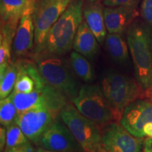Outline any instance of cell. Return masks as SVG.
<instances>
[{"mask_svg":"<svg viewBox=\"0 0 152 152\" xmlns=\"http://www.w3.org/2000/svg\"><path fill=\"white\" fill-rule=\"evenodd\" d=\"M83 0H72L67 9L47 34L45 43L37 52L64 55L71 50L79 26L83 21Z\"/></svg>","mask_w":152,"mask_h":152,"instance_id":"6da1fadb","label":"cell"},{"mask_svg":"<svg viewBox=\"0 0 152 152\" xmlns=\"http://www.w3.org/2000/svg\"><path fill=\"white\" fill-rule=\"evenodd\" d=\"M127 40L136 80L144 90H149L152 87V27L147 23L133 24Z\"/></svg>","mask_w":152,"mask_h":152,"instance_id":"7a4b0ae2","label":"cell"},{"mask_svg":"<svg viewBox=\"0 0 152 152\" xmlns=\"http://www.w3.org/2000/svg\"><path fill=\"white\" fill-rule=\"evenodd\" d=\"M33 59L43 78L68 102L77 96L80 87L63 58L58 55L41 52L34 54Z\"/></svg>","mask_w":152,"mask_h":152,"instance_id":"3957f363","label":"cell"},{"mask_svg":"<svg viewBox=\"0 0 152 152\" xmlns=\"http://www.w3.org/2000/svg\"><path fill=\"white\" fill-rule=\"evenodd\" d=\"M101 88L118 122L125 108L138 99L144 91L137 81L117 71H111L104 76Z\"/></svg>","mask_w":152,"mask_h":152,"instance_id":"277c9868","label":"cell"},{"mask_svg":"<svg viewBox=\"0 0 152 152\" xmlns=\"http://www.w3.org/2000/svg\"><path fill=\"white\" fill-rule=\"evenodd\" d=\"M59 115L85 152H99L104 149L101 126L80 113L73 104H66Z\"/></svg>","mask_w":152,"mask_h":152,"instance_id":"5b68a950","label":"cell"},{"mask_svg":"<svg viewBox=\"0 0 152 152\" xmlns=\"http://www.w3.org/2000/svg\"><path fill=\"white\" fill-rule=\"evenodd\" d=\"M72 102L80 113L101 127H105L115 120L111 106L99 85L81 86Z\"/></svg>","mask_w":152,"mask_h":152,"instance_id":"8992f818","label":"cell"},{"mask_svg":"<svg viewBox=\"0 0 152 152\" xmlns=\"http://www.w3.org/2000/svg\"><path fill=\"white\" fill-rule=\"evenodd\" d=\"M11 95L18 114L30 110L43 109L49 110L56 118L62 108L68 103L67 99L49 83L42 88L35 87L33 92L28 94L13 91Z\"/></svg>","mask_w":152,"mask_h":152,"instance_id":"52a82bcc","label":"cell"},{"mask_svg":"<svg viewBox=\"0 0 152 152\" xmlns=\"http://www.w3.org/2000/svg\"><path fill=\"white\" fill-rule=\"evenodd\" d=\"M72 0H37L34 4L33 18L35 26V48L38 52L45 43L54 24L67 9Z\"/></svg>","mask_w":152,"mask_h":152,"instance_id":"ba28073f","label":"cell"},{"mask_svg":"<svg viewBox=\"0 0 152 152\" xmlns=\"http://www.w3.org/2000/svg\"><path fill=\"white\" fill-rule=\"evenodd\" d=\"M142 138L131 134L121 125L112 122L102 131V146L107 152H141Z\"/></svg>","mask_w":152,"mask_h":152,"instance_id":"9c48e42d","label":"cell"},{"mask_svg":"<svg viewBox=\"0 0 152 152\" xmlns=\"http://www.w3.org/2000/svg\"><path fill=\"white\" fill-rule=\"evenodd\" d=\"M55 118L54 114L49 110L33 109L18 114L15 123L32 143L39 146L43 134Z\"/></svg>","mask_w":152,"mask_h":152,"instance_id":"30bf717a","label":"cell"},{"mask_svg":"<svg viewBox=\"0 0 152 152\" xmlns=\"http://www.w3.org/2000/svg\"><path fill=\"white\" fill-rule=\"evenodd\" d=\"M39 146L51 151L85 152L66 125L54 121L42 137Z\"/></svg>","mask_w":152,"mask_h":152,"instance_id":"8fae6325","label":"cell"},{"mask_svg":"<svg viewBox=\"0 0 152 152\" xmlns=\"http://www.w3.org/2000/svg\"><path fill=\"white\" fill-rule=\"evenodd\" d=\"M152 123V102L137 99L127 106L120 120V124L131 134L138 138L146 137L144 128Z\"/></svg>","mask_w":152,"mask_h":152,"instance_id":"7c38bea8","label":"cell"},{"mask_svg":"<svg viewBox=\"0 0 152 152\" xmlns=\"http://www.w3.org/2000/svg\"><path fill=\"white\" fill-rule=\"evenodd\" d=\"M35 44V26L33 11L25 14L20 19L12 44L13 61L26 56Z\"/></svg>","mask_w":152,"mask_h":152,"instance_id":"4fadbf2b","label":"cell"},{"mask_svg":"<svg viewBox=\"0 0 152 152\" xmlns=\"http://www.w3.org/2000/svg\"><path fill=\"white\" fill-rule=\"evenodd\" d=\"M36 0H0L1 26L17 29L23 16L33 10Z\"/></svg>","mask_w":152,"mask_h":152,"instance_id":"5bb4252c","label":"cell"},{"mask_svg":"<svg viewBox=\"0 0 152 152\" xmlns=\"http://www.w3.org/2000/svg\"><path fill=\"white\" fill-rule=\"evenodd\" d=\"M137 16L136 7H108L104 9V20L109 33L121 34Z\"/></svg>","mask_w":152,"mask_h":152,"instance_id":"9a60e30c","label":"cell"},{"mask_svg":"<svg viewBox=\"0 0 152 152\" xmlns=\"http://www.w3.org/2000/svg\"><path fill=\"white\" fill-rule=\"evenodd\" d=\"M73 47L76 52L92 59L97 54L99 42L87 22L83 20L74 39Z\"/></svg>","mask_w":152,"mask_h":152,"instance_id":"2e32d148","label":"cell"},{"mask_svg":"<svg viewBox=\"0 0 152 152\" xmlns=\"http://www.w3.org/2000/svg\"><path fill=\"white\" fill-rule=\"evenodd\" d=\"M83 14L87 25L99 44H103L107 36L104 10L99 4H92L85 7Z\"/></svg>","mask_w":152,"mask_h":152,"instance_id":"e0dca14e","label":"cell"},{"mask_svg":"<svg viewBox=\"0 0 152 152\" xmlns=\"http://www.w3.org/2000/svg\"><path fill=\"white\" fill-rule=\"evenodd\" d=\"M106 49L115 63L126 64L129 59L128 45L120 33H109L105 39Z\"/></svg>","mask_w":152,"mask_h":152,"instance_id":"ac0fdd59","label":"cell"},{"mask_svg":"<svg viewBox=\"0 0 152 152\" xmlns=\"http://www.w3.org/2000/svg\"><path fill=\"white\" fill-rule=\"evenodd\" d=\"M16 29L8 26H1L0 32V75L4 73L11 61L13 40Z\"/></svg>","mask_w":152,"mask_h":152,"instance_id":"d6986e66","label":"cell"},{"mask_svg":"<svg viewBox=\"0 0 152 152\" xmlns=\"http://www.w3.org/2000/svg\"><path fill=\"white\" fill-rule=\"evenodd\" d=\"M70 64L77 76L86 83H92L95 75L90 63L86 57L79 53L72 52L70 56Z\"/></svg>","mask_w":152,"mask_h":152,"instance_id":"ffe728a7","label":"cell"},{"mask_svg":"<svg viewBox=\"0 0 152 152\" xmlns=\"http://www.w3.org/2000/svg\"><path fill=\"white\" fill-rule=\"evenodd\" d=\"M18 75V67L16 62L9 63L3 74L0 75V99H3L10 95L14 89Z\"/></svg>","mask_w":152,"mask_h":152,"instance_id":"44dd1931","label":"cell"},{"mask_svg":"<svg viewBox=\"0 0 152 152\" xmlns=\"http://www.w3.org/2000/svg\"><path fill=\"white\" fill-rule=\"evenodd\" d=\"M29 141L20 127L15 122L13 123L7 128V138L4 152L14 147L30 143Z\"/></svg>","mask_w":152,"mask_h":152,"instance_id":"7402d4cb","label":"cell"},{"mask_svg":"<svg viewBox=\"0 0 152 152\" xmlns=\"http://www.w3.org/2000/svg\"><path fill=\"white\" fill-rule=\"evenodd\" d=\"M18 111L11 94L0 102V123L1 125L9 127L15 122Z\"/></svg>","mask_w":152,"mask_h":152,"instance_id":"603a6c76","label":"cell"},{"mask_svg":"<svg viewBox=\"0 0 152 152\" xmlns=\"http://www.w3.org/2000/svg\"><path fill=\"white\" fill-rule=\"evenodd\" d=\"M141 14L147 24L152 27V0H143L141 5Z\"/></svg>","mask_w":152,"mask_h":152,"instance_id":"cb8c5ba5","label":"cell"},{"mask_svg":"<svg viewBox=\"0 0 152 152\" xmlns=\"http://www.w3.org/2000/svg\"><path fill=\"white\" fill-rule=\"evenodd\" d=\"M140 0H104L108 7H136Z\"/></svg>","mask_w":152,"mask_h":152,"instance_id":"d4e9b609","label":"cell"},{"mask_svg":"<svg viewBox=\"0 0 152 152\" xmlns=\"http://www.w3.org/2000/svg\"><path fill=\"white\" fill-rule=\"evenodd\" d=\"M35 149L33 147L31 144L28 143L24 145L18 146V147H14L12 149L6 151L4 152H34Z\"/></svg>","mask_w":152,"mask_h":152,"instance_id":"484cf974","label":"cell"},{"mask_svg":"<svg viewBox=\"0 0 152 152\" xmlns=\"http://www.w3.org/2000/svg\"><path fill=\"white\" fill-rule=\"evenodd\" d=\"M6 138H7V128L1 125L0 128V150L4 151L6 145Z\"/></svg>","mask_w":152,"mask_h":152,"instance_id":"4316f807","label":"cell"},{"mask_svg":"<svg viewBox=\"0 0 152 152\" xmlns=\"http://www.w3.org/2000/svg\"><path fill=\"white\" fill-rule=\"evenodd\" d=\"M144 152H152V137H147L144 141Z\"/></svg>","mask_w":152,"mask_h":152,"instance_id":"83f0119b","label":"cell"},{"mask_svg":"<svg viewBox=\"0 0 152 152\" xmlns=\"http://www.w3.org/2000/svg\"><path fill=\"white\" fill-rule=\"evenodd\" d=\"M144 132L146 137H152V123H149L144 126Z\"/></svg>","mask_w":152,"mask_h":152,"instance_id":"f1b7e54d","label":"cell"},{"mask_svg":"<svg viewBox=\"0 0 152 152\" xmlns=\"http://www.w3.org/2000/svg\"><path fill=\"white\" fill-rule=\"evenodd\" d=\"M34 152H61V151H51V150H47V149H44V148H42V147H37L36 148L35 151Z\"/></svg>","mask_w":152,"mask_h":152,"instance_id":"f546056e","label":"cell"},{"mask_svg":"<svg viewBox=\"0 0 152 152\" xmlns=\"http://www.w3.org/2000/svg\"><path fill=\"white\" fill-rule=\"evenodd\" d=\"M87 1H90V2H96V1H99V0H87Z\"/></svg>","mask_w":152,"mask_h":152,"instance_id":"4dcf8cb0","label":"cell"},{"mask_svg":"<svg viewBox=\"0 0 152 152\" xmlns=\"http://www.w3.org/2000/svg\"><path fill=\"white\" fill-rule=\"evenodd\" d=\"M99 152H107V151H106L105 150L103 149V150H102V151H99Z\"/></svg>","mask_w":152,"mask_h":152,"instance_id":"1f68e13d","label":"cell"}]
</instances>
